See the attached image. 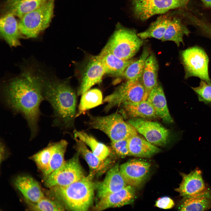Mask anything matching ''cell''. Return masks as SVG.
I'll list each match as a JSON object with an SVG mask.
<instances>
[{"label":"cell","instance_id":"1","mask_svg":"<svg viewBox=\"0 0 211 211\" xmlns=\"http://www.w3.org/2000/svg\"><path fill=\"white\" fill-rule=\"evenodd\" d=\"M45 81L40 76L28 70L10 81L4 89L6 104L25 118L30 129L31 138L35 137L38 131L40 106L44 99L43 91Z\"/></svg>","mask_w":211,"mask_h":211},{"label":"cell","instance_id":"2","mask_svg":"<svg viewBox=\"0 0 211 211\" xmlns=\"http://www.w3.org/2000/svg\"><path fill=\"white\" fill-rule=\"evenodd\" d=\"M43 92L53 109L54 124L65 128L72 125L76 117V99L72 88L65 82L45 81Z\"/></svg>","mask_w":211,"mask_h":211},{"label":"cell","instance_id":"3","mask_svg":"<svg viewBox=\"0 0 211 211\" xmlns=\"http://www.w3.org/2000/svg\"><path fill=\"white\" fill-rule=\"evenodd\" d=\"M94 175L90 173L81 179L65 186L50 188V193L65 209L76 211L87 210L91 206L98 183L92 180Z\"/></svg>","mask_w":211,"mask_h":211},{"label":"cell","instance_id":"4","mask_svg":"<svg viewBox=\"0 0 211 211\" xmlns=\"http://www.w3.org/2000/svg\"><path fill=\"white\" fill-rule=\"evenodd\" d=\"M143 43L135 31L118 26L103 49L124 60L131 59Z\"/></svg>","mask_w":211,"mask_h":211},{"label":"cell","instance_id":"5","mask_svg":"<svg viewBox=\"0 0 211 211\" xmlns=\"http://www.w3.org/2000/svg\"><path fill=\"white\" fill-rule=\"evenodd\" d=\"M55 0H49L20 18V32L27 38L37 37L49 26L54 16Z\"/></svg>","mask_w":211,"mask_h":211},{"label":"cell","instance_id":"6","mask_svg":"<svg viewBox=\"0 0 211 211\" xmlns=\"http://www.w3.org/2000/svg\"><path fill=\"white\" fill-rule=\"evenodd\" d=\"M89 125L91 128L104 132L111 142L128 138L137 134L135 128L117 113L106 116L91 117Z\"/></svg>","mask_w":211,"mask_h":211},{"label":"cell","instance_id":"7","mask_svg":"<svg viewBox=\"0 0 211 211\" xmlns=\"http://www.w3.org/2000/svg\"><path fill=\"white\" fill-rule=\"evenodd\" d=\"M180 58L185 71V78L195 76L211 84L208 72L209 59L202 48L195 46L181 52Z\"/></svg>","mask_w":211,"mask_h":211},{"label":"cell","instance_id":"8","mask_svg":"<svg viewBox=\"0 0 211 211\" xmlns=\"http://www.w3.org/2000/svg\"><path fill=\"white\" fill-rule=\"evenodd\" d=\"M144 100L145 89L141 78L137 80H127L106 96L103 99V103H106L105 110L108 112L116 106Z\"/></svg>","mask_w":211,"mask_h":211},{"label":"cell","instance_id":"9","mask_svg":"<svg viewBox=\"0 0 211 211\" xmlns=\"http://www.w3.org/2000/svg\"><path fill=\"white\" fill-rule=\"evenodd\" d=\"M77 153L65 161L59 169L51 173L44 180L45 186L50 188L56 186H65L83 178L86 176Z\"/></svg>","mask_w":211,"mask_h":211},{"label":"cell","instance_id":"10","mask_svg":"<svg viewBox=\"0 0 211 211\" xmlns=\"http://www.w3.org/2000/svg\"><path fill=\"white\" fill-rule=\"evenodd\" d=\"M127 122L150 143L163 146L169 142V130L159 123L140 118H131Z\"/></svg>","mask_w":211,"mask_h":211},{"label":"cell","instance_id":"11","mask_svg":"<svg viewBox=\"0 0 211 211\" xmlns=\"http://www.w3.org/2000/svg\"><path fill=\"white\" fill-rule=\"evenodd\" d=\"M132 2L135 16L142 21L171 9L183 8L181 0H132Z\"/></svg>","mask_w":211,"mask_h":211},{"label":"cell","instance_id":"12","mask_svg":"<svg viewBox=\"0 0 211 211\" xmlns=\"http://www.w3.org/2000/svg\"><path fill=\"white\" fill-rule=\"evenodd\" d=\"M151 166L148 161L133 159L120 165V170L127 185L135 188L140 186L147 179Z\"/></svg>","mask_w":211,"mask_h":211},{"label":"cell","instance_id":"13","mask_svg":"<svg viewBox=\"0 0 211 211\" xmlns=\"http://www.w3.org/2000/svg\"><path fill=\"white\" fill-rule=\"evenodd\" d=\"M182 180L175 190L183 198L190 197L202 194L209 189L203 180L201 171L197 168L188 174L180 172Z\"/></svg>","mask_w":211,"mask_h":211},{"label":"cell","instance_id":"14","mask_svg":"<svg viewBox=\"0 0 211 211\" xmlns=\"http://www.w3.org/2000/svg\"><path fill=\"white\" fill-rule=\"evenodd\" d=\"M105 74L104 67L98 56L92 57L84 70L77 92L78 95H82L94 85L100 83Z\"/></svg>","mask_w":211,"mask_h":211},{"label":"cell","instance_id":"15","mask_svg":"<svg viewBox=\"0 0 211 211\" xmlns=\"http://www.w3.org/2000/svg\"><path fill=\"white\" fill-rule=\"evenodd\" d=\"M135 188L128 185L117 191L99 199L95 209L100 211L131 204L135 199Z\"/></svg>","mask_w":211,"mask_h":211},{"label":"cell","instance_id":"16","mask_svg":"<svg viewBox=\"0 0 211 211\" xmlns=\"http://www.w3.org/2000/svg\"><path fill=\"white\" fill-rule=\"evenodd\" d=\"M127 185L120 171L119 164L117 163L108 171L103 181L98 183L97 197L99 199Z\"/></svg>","mask_w":211,"mask_h":211},{"label":"cell","instance_id":"17","mask_svg":"<svg viewBox=\"0 0 211 211\" xmlns=\"http://www.w3.org/2000/svg\"><path fill=\"white\" fill-rule=\"evenodd\" d=\"M14 184L25 200L35 203L45 197L39 183L30 176H18Z\"/></svg>","mask_w":211,"mask_h":211},{"label":"cell","instance_id":"18","mask_svg":"<svg viewBox=\"0 0 211 211\" xmlns=\"http://www.w3.org/2000/svg\"><path fill=\"white\" fill-rule=\"evenodd\" d=\"M153 108L158 118L164 122L170 123L173 120L168 108L163 89L158 83L152 89L147 100Z\"/></svg>","mask_w":211,"mask_h":211},{"label":"cell","instance_id":"19","mask_svg":"<svg viewBox=\"0 0 211 211\" xmlns=\"http://www.w3.org/2000/svg\"><path fill=\"white\" fill-rule=\"evenodd\" d=\"M15 16L10 13H6L1 18L0 32L2 37L10 46L16 47L20 45L21 33L18 22Z\"/></svg>","mask_w":211,"mask_h":211},{"label":"cell","instance_id":"20","mask_svg":"<svg viewBox=\"0 0 211 211\" xmlns=\"http://www.w3.org/2000/svg\"><path fill=\"white\" fill-rule=\"evenodd\" d=\"M104 67L106 74L115 76H122L127 67L135 60H122L103 49L97 55Z\"/></svg>","mask_w":211,"mask_h":211},{"label":"cell","instance_id":"21","mask_svg":"<svg viewBox=\"0 0 211 211\" xmlns=\"http://www.w3.org/2000/svg\"><path fill=\"white\" fill-rule=\"evenodd\" d=\"M128 142L130 155L149 158L161 150L137 134L128 138Z\"/></svg>","mask_w":211,"mask_h":211},{"label":"cell","instance_id":"22","mask_svg":"<svg viewBox=\"0 0 211 211\" xmlns=\"http://www.w3.org/2000/svg\"><path fill=\"white\" fill-rule=\"evenodd\" d=\"M159 65L155 55L152 53L145 62L142 76V80L145 89V99L147 100L152 89L158 83Z\"/></svg>","mask_w":211,"mask_h":211},{"label":"cell","instance_id":"23","mask_svg":"<svg viewBox=\"0 0 211 211\" xmlns=\"http://www.w3.org/2000/svg\"><path fill=\"white\" fill-rule=\"evenodd\" d=\"M190 33L187 27L181 18L171 17L161 40L162 41L173 42L179 47L181 44H184L183 36H188Z\"/></svg>","mask_w":211,"mask_h":211},{"label":"cell","instance_id":"24","mask_svg":"<svg viewBox=\"0 0 211 211\" xmlns=\"http://www.w3.org/2000/svg\"><path fill=\"white\" fill-rule=\"evenodd\" d=\"M49 0H7L5 4L6 13L19 18L42 5Z\"/></svg>","mask_w":211,"mask_h":211},{"label":"cell","instance_id":"25","mask_svg":"<svg viewBox=\"0 0 211 211\" xmlns=\"http://www.w3.org/2000/svg\"><path fill=\"white\" fill-rule=\"evenodd\" d=\"M178 208L180 211H205L211 208V191L195 196L183 198Z\"/></svg>","mask_w":211,"mask_h":211},{"label":"cell","instance_id":"26","mask_svg":"<svg viewBox=\"0 0 211 211\" xmlns=\"http://www.w3.org/2000/svg\"><path fill=\"white\" fill-rule=\"evenodd\" d=\"M122 106L123 113H125L131 118L152 119L158 118L153 108L147 100L135 103L124 104Z\"/></svg>","mask_w":211,"mask_h":211},{"label":"cell","instance_id":"27","mask_svg":"<svg viewBox=\"0 0 211 211\" xmlns=\"http://www.w3.org/2000/svg\"><path fill=\"white\" fill-rule=\"evenodd\" d=\"M74 134L75 138L87 145L93 154L100 160H106L110 155L111 152L110 148L98 142L92 135L85 132L76 130L74 131Z\"/></svg>","mask_w":211,"mask_h":211},{"label":"cell","instance_id":"28","mask_svg":"<svg viewBox=\"0 0 211 211\" xmlns=\"http://www.w3.org/2000/svg\"><path fill=\"white\" fill-rule=\"evenodd\" d=\"M76 139L77 152L82 155L87 162L91 170L90 173L95 175L97 173L106 169L109 164V161L100 160L89 149L85 143L77 139Z\"/></svg>","mask_w":211,"mask_h":211},{"label":"cell","instance_id":"29","mask_svg":"<svg viewBox=\"0 0 211 211\" xmlns=\"http://www.w3.org/2000/svg\"><path fill=\"white\" fill-rule=\"evenodd\" d=\"M53 150L48 167L42 173L44 180L52 172L60 168L65 162L64 155L68 142L64 140L52 143Z\"/></svg>","mask_w":211,"mask_h":211},{"label":"cell","instance_id":"30","mask_svg":"<svg viewBox=\"0 0 211 211\" xmlns=\"http://www.w3.org/2000/svg\"><path fill=\"white\" fill-rule=\"evenodd\" d=\"M171 17L163 15L158 17L146 30L137 33L142 40L154 38L161 40L163 38Z\"/></svg>","mask_w":211,"mask_h":211},{"label":"cell","instance_id":"31","mask_svg":"<svg viewBox=\"0 0 211 211\" xmlns=\"http://www.w3.org/2000/svg\"><path fill=\"white\" fill-rule=\"evenodd\" d=\"M81 96L76 117L103 103L102 93L98 89H90Z\"/></svg>","mask_w":211,"mask_h":211},{"label":"cell","instance_id":"32","mask_svg":"<svg viewBox=\"0 0 211 211\" xmlns=\"http://www.w3.org/2000/svg\"><path fill=\"white\" fill-rule=\"evenodd\" d=\"M150 55L149 49L145 47L139 59L134 61L125 69L122 76L127 80H137L142 77L146 60Z\"/></svg>","mask_w":211,"mask_h":211},{"label":"cell","instance_id":"33","mask_svg":"<svg viewBox=\"0 0 211 211\" xmlns=\"http://www.w3.org/2000/svg\"><path fill=\"white\" fill-rule=\"evenodd\" d=\"M25 202L31 210L64 211L65 209L63 205L57 200L50 199L45 197L37 202H32L26 200Z\"/></svg>","mask_w":211,"mask_h":211},{"label":"cell","instance_id":"34","mask_svg":"<svg viewBox=\"0 0 211 211\" xmlns=\"http://www.w3.org/2000/svg\"><path fill=\"white\" fill-rule=\"evenodd\" d=\"M53 150V143L32 156L30 158L35 162L38 168L43 172L48 168Z\"/></svg>","mask_w":211,"mask_h":211},{"label":"cell","instance_id":"35","mask_svg":"<svg viewBox=\"0 0 211 211\" xmlns=\"http://www.w3.org/2000/svg\"><path fill=\"white\" fill-rule=\"evenodd\" d=\"M191 88L197 95L199 101L211 105V84L201 80L198 86Z\"/></svg>","mask_w":211,"mask_h":211},{"label":"cell","instance_id":"36","mask_svg":"<svg viewBox=\"0 0 211 211\" xmlns=\"http://www.w3.org/2000/svg\"><path fill=\"white\" fill-rule=\"evenodd\" d=\"M128 139L111 142L112 150L118 156L121 158H124L130 155Z\"/></svg>","mask_w":211,"mask_h":211},{"label":"cell","instance_id":"37","mask_svg":"<svg viewBox=\"0 0 211 211\" xmlns=\"http://www.w3.org/2000/svg\"><path fill=\"white\" fill-rule=\"evenodd\" d=\"M175 203L173 200L168 197H164L158 199L155 206L164 209H170L173 208Z\"/></svg>","mask_w":211,"mask_h":211},{"label":"cell","instance_id":"38","mask_svg":"<svg viewBox=\"0 0 211 211\" xmlns=\"http://www.w3.org/2000/svg\"><path fill=\"white\" fill-rule=\"evenodd\" d=\"M0 144V162H1L4 158L6 149L5 145L3 142L1 141Z\"/></svg>","mask_w":211,"mask_h":211},{"label":"cell","instance_id":"39","mask_svg":"<svg viewBox=\"0 0 211 211\" xmlns=\"http://www.w3.org/2000/svg\"><path fill=\"white\" fill-rule=\"evenodd\" d=\"M204 6L211 9V0H200Z\"/></svg>","mask_w":211,"mask_h":211},{"label":"cell","instance_id":"40","mask_svg":"<svg viewBox=\"0 0 211 211\" xmlns=\"http://www.w3.org/2000/svg\"><path fill=\"white\" fill-rule=\"evenodd\" d=\"M183 8L185 7L188 2L190 0H181Z\"/></svg>","mask_w":211,"mask_h":211},{"label":"cell","instance_id":"41","mask_svg":"<svg viewBox=\"0 0 211 211\" xmlns=\"http://www.w3.org/2000/svg\"><path fill=\"white\" fill-rule=\"evenodd\" d=\"M209 38L211 40V30L210 31L209 35Z\"/></svg>","mask_w":211,"mask_h":211}]
</instances>
